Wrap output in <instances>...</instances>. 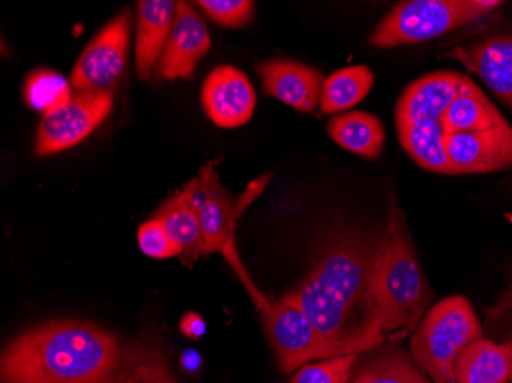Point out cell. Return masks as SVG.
<instances>
[{
    "label": "cell",
    "mask_w": 512,
    "mask_h": 383,
    "mask_svg": "<svg viewBox=\"0 0 512 383\" xmlns=\"http://www.w3.org/2000/svg\"><path fill=\"white\" fill-rule=\"evenodd\" d=\"M181 367L188 373H197L201 367V356L195 350H186L180 359Z\"/></svg>",
    "instance_id": "f546056e"
},
{
    "label": "cell",
    "mask_w": 512,
    "mask_h": 383,
    "mask_svg": "<svg viewBox=\"0 0 512 383\" xmlns=\"http://www.w3.org/2000/svg\"><path fill=\"white\" fill-rule=\"evenodd\" d=\"M238 273L243 275L253 302L260 310L267 339L283 373H295L310 361H322L336 356L329 342L322 338L306 311L298 304L287 296L267 299L250 282L243 269L238 270Z\"/></svg>",
    "instance_id": "8992f818"
},
{
    "label": "cell",
    "mask_w": 512,
    "mask_h": 383,
    "mask_svg": "<svg viewBox=\"0 0 512 383\" xmlns=\"http://www.w3.org/2000/svg\"><path fill=\"white\" fill-rule=\"evenodd\" d=\"M201 102L215 125L240 128L255 112L256 94L243 71L235 66H218L204 80Z\"/></svg>",
    "instance_id": "4fadbf2b"
},
{
    "label": "cell",
    "mask_w": 512,
    "mask_h": 383,
    "mask_svg": "<svg viewBox=\"0 0 512 383\" xmlns=\"http://www.w3.org/2000/svg\"><path fill=\"white\" fill-rule=\"evenodd\" d=\"M353 383H431L427 374L404 350H391L376 357Z\"/></svg>",
    "instance_id": "d4e9b609"
},
{
    "label": "cell",
    "mask_w": 512,
    "mask_h": 383,
    "mask_svg": "<svg viewBox=\"0 0 512 383\" xmlns=\"http://www.w3.org/2000/svg\"><path fill=\"white\" fill-rule=\"evenodd\" d=\"M378 239L355 230L330 233L312 270L295 292L287 293L336 356L361 354L385 339L378 305L370 290V272Z\"/></svg>",
    "instance_id": "6da1fadb"
},
{
    "label": "cell",
    "mask_w": 512,
    "mask_h": 383,
    "mask_svg": "<svg viewBox=\"0 0 512 383\" xmlns=\"http://www.w3.org/2000/svg\"><path fill=\"white\" fill-rule=\"evenodd\" d=\"M73 86L62 74L36 69L23 83V100L34 111L46 115L73 100Z\"/></svg>",
    "instance_id": "cb8c5ba5"
},
{
    "label": "cell",
    "mask_w": 512,
    "mask_h": 383,
    "mask_svg": "<svg viewBox=\"0 0 512 383\" xmlns=\"http://www.w3.org/2000/svg\"><path fill=\"white\" fill-rule=\"evenodd\" d=\"M181 333L189 339H200L206 333V322L197 313H188L180 321Z\"/></svg>",
    "instance_id": "f1b7e54d"
},
{
    "label": "cell",
    "mask_w": 512,
    "mask_h": 383,
    "mask_svg": "<svg viewBox=\"0 0 512 383\" xmlns=\"http://www.w3.org/2000/svg\"><path fill=\"white\" fill-rule=\"evenodd\" d=\"M448 57L467 66L512 108V36H496L470 46H457Z\"/></svg>",
    "instance_id": "9a60e30c"
},
{
    "label": "cell",
    "mask_w": 512,
    "mask_h": 383,
    "mask_svg": "<svg viewBox=\"0 0 512 383\" xmlns=\"http://www.w3.org/2000/svg\"><path fill=\"white\" fill-rule=\"evenodd\" d=\"M451 175L488 174L512 167V128L508 122L485 131L445 135Z\"/></svg>",
    "instance_id": "30bf717a"
},
{
    "label": "cell",
    "mask_w": 512,
    "mask_h": 383,
    "mask_svg": "<svg viewBox=\"0 0 512 383\" xmlns=\"http://www.w3.org/2000/svg\"><path fill=\"white\" fill-rule=\"evenodd\" d=\"M138 246L151 258L168 259L181 255V247L175 243L161 221L151 218L138 229Z\"/></svg>",
    "instance_id": "83f0119b"
},
{
    "label": "cell",
    "mask_w": 512,
    "mask_h": 383,
    "mask_svg": "<svg viewBox=\"0 0 512 383\" xmlns=\"http://www.w3.org/2000/svg\"><path fill=\"white\" fill-rule=\"evenodd\" d=\"M457 383H512V336L502 344L482 338L456 364Z\"/></svg>",
    "instance_id": "e0dca14e"
},
{
    "label": "cell",
    "mask_w": 512,
    "mask_h": 383,
    "mask_svg": "<svg viewBox=\"0 0 512 383\" xmlns=\"http://www.w3.org/2000/svg\"><path fill=\"white\" fill-rule=\"evenodd\" d=\"M197 5L215 23L227 28L246 27L255 14V4L250 0H200Z\"/></svg>",
    "instance_id": "4316f807"
},
{
    "label": "cell",
    "mask_w": 512,
    "mask_h": 383,
    "mask_svg": "<svg viewBox=\"0 0 512 383\" xmlns=\"http://www.w3.org/2000/svg\"><path fill=\"white\" fill-rule=\"evenodd\" d=\"M181 194L191 203L200 221L203 235V256L224 252L232 244L235 221L244 209L221 184L212 164L201 167Z\"/></svg>",
    "instance_id": "9c48e42d"
},
{
    "label": "cell",
    "mask_w": 512,
    "mask_h": 383,
    "mask_svg": "<svg viewBox=\"0 0 512 383\" xmlns=\"http://www.w3.org/2000/svg\"><path fill=\"white\" fill-rule=\"evenodd\" d=\"M129 37L131 11L125 10L111 20L83 50L71 74L74 91H112L125 71Z\"/></svg>",
    "instance_id": "52a82bcc"
},
{
    "label": "cell",
    "mask_w": 512,
    "mask_h": 383,
    "mask_svg": "<svg viewBox=\"0 0 512 383\" xmlns=\"http://www.w3.org/2000/svg\"><path fill=\"white\" fill-rule=\"evenodd\" d=\"M482 338V325L470 301L450 296L430 308L417 325L410 341L411 356L433 383H457L460 354Z\"/></svg>",
    "instance_id": "277c9868"
},
{
    "label": "cell",
    "mask_w": 512,
    "mask_h": 383,
    "mask_svg": "<svg viewBox=\"0 0 512 383\" xmlns=\"http://www.w3.org/2000/svg\"><path fill=\"white\" fill-rule=\"evenodd\" d=\"M264 91L284 105L302 112L315 111L321 103L324 77L318 69L293 60H269L258 65Z\"/></svg>",
    "instance_id": "5bb4252c"
},
{
    "label": "cell",
    "mask_w": 512,
    "mask_h": 383,
    "mask_svg": "<svg viewBox=\"0 0 512 383\" xmlns=\"http://www.w3.org/2000/svg\"><path fill=\"white\" fill-rule=\"evenodd\" d=\"M114 105V94L77 92L71 102L43 115L36 137V155L57 154L79 145L108 117Z\"/></svg>",
    "instance_id": "ba28073f"
},
{
    "label": "cell",
    "mask_w": 512,
    "mask_h": 383,
    "mask_svg": "<svg viewBox=\"0 0 512 383\" xmlns=\"http://www.w3.org/2000/svg\"><path fill=\"white\" fill-rule=\"evenodd\" d=\"M177 2L140 0L137 4V39L135 68L140 79L149 82L154 68L165 51L174 23Z\"/></svg>",
    "instance_id": "2e32d148"
},
{
    "label": "cell",
    "mask_w": 512,
    "mask_h": 383,
    "mask_svg": "<svg viewBox=\"0 0 512 383\" xmlns=\"http://www.w3.org/2000/svg\"><path fill=\"white\" fill-rule=\"evenodd\" d=\"M112 383H177L165 353L151 338H140L123 348L122 362Z\"/></svg>",
    "instance_id": "44dd1931"
},
{
    "label": "cell",
    "mask_w": 512,
    "mask_h": 383,
    "mask_svg": "<svg viewBox=\"0 0 512 383\" xmlns=\"http://www.w3.org/2000/svg\"><path fill=\"white\" fill-rule=\"evenodd\" d=\"M473 80L453 71H437L411 83L396 106V125L440 123L457 95Z\"/></svg>",
    "instance_id": "7c38bea8"
},
{
    "label": "cell",
    "mask_w": 512,
    "mask_h": 383,
    "mask_svg": "<svg viewBox=\"0 0 512 383\" xmlns=\"http://www.w3.org/2000/svg\"><path fill=\"white\" fill-rule=\"evenodd\" d=\"M209 48L211 36L203 17L188 2H177L171 34L157 63V76L165 80L191 79Z\"/></svg>",
    "instance_id": "8fae6325"
},
{
    "label": "cell",
    "mask_w": 512,
    "mask_h": 383,
    "mask_svg": "<svg viewBox=\"0 0 512 383\" xmlns=\"http://www.w3.org/2000/svg\"><path fill=\"white\" fill-rule=\"evenodd\" d=\"M152 218L161 221L171 238L181 247V264L194 267L203 255V235L197 212L186 197L181 192L172 195L158 207Z\"/></svg>",
    "instance_id": "d6986e66"
},
{
    "label": "cell",
    "mask_w": 512,
    "mask_h": 383,
    "mask_svg": "<svg viewBox=\"0 0 512 383\" xmlns=\"http://www.w3.org/2000/svg\"><path fill=\"white\" fill-rule=\"evenodd\" d=\"M485 0H411L401 2L379 23L370 36L378 48L427 42L474 22L500 7Z\"/></svg>",
    "instance_id": "5b68a950"
},
{
    "label": "cell",
    "mask_w": 512,
    "mask_h": 383,
    "mask_svg": "<svg viewBox=\"0 0 512 383\" xmlns=\"http://www.w3.org/2000/svg\"><path fill=\"white\" fill-rule=\"evenodd\" d=\"M123 345L105 328L56 321L31 328L2 353V383H112Z\"/></svg>",
    "instance_id": "7a4b0ae2"
},
{
    "label": "cell",
    "mask_w": 512,
    "mask_h": 383,
    "mask_svg": "<svg viewBox=\"0 0 512 383\" xmlns=\"http://www.w3.org/2000/svg\"><path fill=\"white\" fill-rule=\"evenodd\" d=\"M358 356L341 354L306 365L296 371L290 383H348L352 379Z\"/></svg>",
    "instance_id": "484cf974"
},
{
    "label": "cell",
    "mask_w": 512,
    "mask_h": 383,
    "mask_svg": "<svg viewBox=\"0 0 512 383\" xmlns=\"http://www.w3.org/2000/svg\"><path fill=\"white\" fill-rule=\"evenodd\" d=\"M370 290L378 305L382 330L393 339L416 330L434 298L417 259L404 210L393 195L371 264Z\"/></svg>",
    "instance_id": "3957f363"
},
{
    "label": "cell",
    "mask_w": 512,
    "mask_h": 383,
    "mask_svg": "<svg viewBox=\"0 0 512 383\" xmlns=\"http://www.w3.org/2000/svg\"><path fill=\"white\" fill-rule=\"evenodd\" d=\"M505 117L488 100L482 89L471 82L451 103L447 114L440 120L445 135L456 132H476L505 123Z\"/></svg>",
    "instance_id": "ffe728a7"
},
{
    "label": "cell",
    "mask_w": 512,
    "mask_h": 383,
    "mask_svg": "<svg viewBox=\"0 0 512 383\" xmlns=\"http://www.w3.org/2000/svg\"><path fill=\"white\" fill-rule=\"evenodd\" d=\"M336 145L359 157L375 160L385 143V129L381 120L368 112H347L330 118L327 125Z\"/></svg>",
    "instance_id": "ac0fdd59"
},
{
    "label": "cell",
    "mask_w": 512,
    "mask_h": 383,
    "mask_svg": "<svg viewBox=\"0 0 512 383\" xmlns=\"http://www.w3.org/2000/svg\"><path fill=\"white\" fill-rule=\"evenodd\" d=\"M402 148L419 166L436 174L451 175L442 123L398 126Z\"/></svg>",
    "instance_id": "603a6c76"
},
{
    "label": "cell",
    "mask_w": 512,
    "mask_h": 383,
    "mask_svg": "<svg viewBox=\"0 0 512 383\" xmlns=\"http://www.w3.org/2000/svg\"><path fill=\"white\" fill-rule=\"evenodd\" d=\"M375 85V74L368 66H347L324 80L321 111L336 114L361 103Z\"/></svg>",
    "instance_id": "7402d4cb"
},
{
    "label": "cell",
    "mask_w": 512,
    "mask_h": 383,
    "mask_svg": "<svg viewBox=\"0 0 512 383\" xmlns=\"http://www.w3.org/2000/svg\"><path fill=\"white\" fill-rule=\"evenodd\" d=\"M491 315L500 318V316L512 315V282L505 295L499 301V305L491 310Z\"/></svg>",
    "instance_id": "4dcf8cb0"
}]
</instances>
